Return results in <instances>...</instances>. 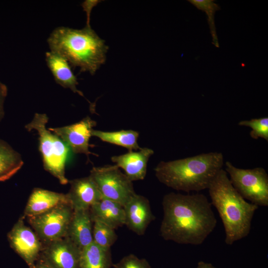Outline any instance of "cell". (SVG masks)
Instances as JSON below:
<instances>
[{
    "mask_svg": "<svg viewBox=\"0 0 268 268\" xmlns=\"http://www.w3.org/2000/svg\"><path fill=\"white\" fill-rule=\"evenodd\" d=\"M161 237L180 244L200 245L214 229L217 220L211 203L202 194L171 192L162 200Z\"/></svg>",
    "mask_w": 268,
    "mask_h": 268,
    "instance_id": "cell-1",
    "label": "cell"
},
{
    "mask_svg": "<svg viewBox=\"0 0 268 268\" xmlns=\"http://www.w3.org/2000/svg\"><path fill=\"white\" fill-rule=\"evenodd\" d=\"M222 153L211 152L184 158L160 161L154 168L158 181L176 191L186 193L208 189L223 169Z\"/></svg>",
    "mask_w": 268,
    "mask_h": 268,
    "instance_id": "cell-2",
    "label": "cell"
},
{
    "mask_svg": "<svg viewBox=\"0 0 268 268\" xmlns=\"http://www.w3.org/2000/svg\"><path fill=\"white\" fill-rule=\"evenodd\" d=\"M47 41L51 52L63 57L70 66L79 67L81 72L94 74L105 62L108 47L89 21L81 29L57 27Z\"/></svg>",
    "mask_w": 268,
    "mask_h": 268,
    "instance_id": "cell-3",
    "label": "cell"
},
{
    "mask_svg": "<svg viewBox=\"0 0 268 268\" xmlns=\"http://www.w3.org/2000/svg\"><path fill=\"white\" fill-rule=\"evenodd\" d=\"M208 190L211 203L217 209L224 228L225 243L232 245L247 237L259 206L247 201L238 193L223 169L213 180Z\"/></svg>",
    "mask_w": 268,
    "mask_h": 268,
    "instance_id": "cell-4",
    "label": "cell"
},
{
    "mask_svg": "<svg viewBox=\"0 0 268 268\" xmlns=\"http://www.w3.org/2000/svg\"><path fill=\"white\" fill-rule=\"evenodd\" d=\"M48 121L46 114L36 113L25 128L28 131H36L38 134L39 150L45 169L61 184L66 185L68 182L65 168L70 149L58 135L47 128Z\"/></svg>",
    "mask_w": 268,
    "mask_h": 268,
    "instance_id": "cell-5",
    "label": "cell"
},
{
    "mask_svg": "<svg viewBox=\"0 0 268 268\" xmlns=\"http://www.w3.org/2000/svg\"><path fill=\"white\" fill-rule=\"evenodd\" d=\"M225 171L233 187L245 200L258 206H268V175L264 168L242 169L226 161Z\"/></svg>",
    "mask_w": 268,
    "mask_h": 268,
    "instance_id": "cell-6",
    "label": "cell"
},
{
    "mask_svg": "<svg viewBox=\"0 0 268 268\" xmlns=\"http://www.w3.org/2000/svg\"><path fill=\"white\" fill-rule=\"evenodd\" d=\"M89 176L96 184L102 198L123 206L135 192L132 182L116 165L94 167Z\"/></svg>",
    "mask_w": 268,
    "mask_h": 268,
    "instance_id": "cell-7",
    "label": "cell"
},
{
    "mask_svg": "<svg viewBox=\"0 0 268 268\" xmlns=\"http://www.w3.org/2000/svg\"><path fill=\"white\" fill-rule=\"evenodd\" d=\"M73 212L70 203H65L28 218L40 241L46 245L67 236Z\"/></svg>",
    "mask_w": 268,
    "mask_h": 268,
    "instance_id": "cell-8",
    "label": "cell"
},
{
    "mask_svg": "<svg viewBox=\"0 0 268 268\" xmlns=\"http://www.w3.org/2000/svg\"><path fill=\"white\" fill-rule=\"evenodd\" d=\"M10 247L31 268L39 259L43 247L35 232L20 218L7 234Z\"/></svg>",
    "mask_w": 268,
    "mask_h": 268,
    "instance_id": "cell-9",
    "label": "cell"
},
{
    "mask_svg": "<svg viewBox=\"0 0 268 268\" xmlns=\"http://www.w3.org/2000/svg\"><path fill=\"white\" fill-rule=\"evenodd\" d=\"M96 122L87 116L74 124L62 127L48 129L58 135L74 153L84 154L89 158L95 154L89 150L92 131Z\"/></svg>",
    "mask_w": 268,
    "mask_h": 268,
    "instance_id": "cell-10",
    "label": "cell"
},
{
    "mask_svg": "<svg viewBox=\"0 0 268 268\" xmlns=\"http://www.w3.org/2000/svg\"><path fill=\"white\" fill-rule=\"evenodd\" d=\"M81 250L67 236L46 244L39 258L52 268H79Z\"/></svg>",
    "mask_w": 268,
    "mask_h": 268,
    "instance_id": "cell-11",
    "label": "cell"
},
{
    "mask_svg": "<svg viewBox=\"0 0 268 268\" xmlns=\"http://www.w3.org/2000/svg\"><path fill=\"white\" fill-rule=\"evenodd\" d=\"M123 207L125 225L137 235H143L148 225L155 218L148 200L135 194Z\"/></svg>",
    "mask_w": 268,
    "mask_h": 268,
    "instance_id": "cell-12",
    "label": "cell"
},
{
    "mask_svg": "<svg viewBox=\"0 0 268 268\" xmlns=\"http://www.w3.org/2000/svg\"><path fill=\"white\" fill-rule=\"evenodd\" d=\"M153 154L152 149L144 147L113 156L111 160L120 169H122L127 177L133 182L144 179L148 160Z\"/></svg>",
    "mask_w": 268,
    "mask_h": 268,
    "instance_id": "cell-13",
    "label": "cell"
},
{
    "mask_svg": "<svg viewBox=\"0 0 268 268\" xmlns=\"http://www.w3.org/2000/svg\"><path fill=\"white\" fill-rule=\"evenodd\" d=\"M69 183L70 188L67 195L73 210L89 209L102 198L96 184L89 176L72 180Z\"/></svg>",
    "mask_w": 268,
    "mask_h": 268,
    "instance_id": "cell-14",
    "label": "cell"
},
{
    "mask_svg": "<svg viewBox=\"0 0 268 268\" xmlns=\"http://www.w3.org/2000/svg\"><path fill=\"white\" fill-rule=\"evenodd\" d=\"M65 203H70L67 194L36 188L29 198L24 214L27 217L37 215Z\"/></svg>",
    "mask_w": 268,
    "mask_h": 268,
    "instance_id": "cell-15",
    "label": "cell"
},
{
    "mask_svg": "<svg viewBox=\"0 0 268 268\" xmlns=\"http://www.w3.org/2000/svg\"><path fill=\"white\" fill-rule=\"evenodd\" d=\"M92 223L89 209L73 210L66 236L81 250L93 242Z\"/></svg>",
    "mask_w": 268,
    "mask_h": 268,
    "instance_id": "cell-16",
    "label": "cell"
},
{
    "mask_svg": "<svg viewBox=\"0 0 268 268\" xmlns=\"http://www.w3.org/2000/svg\"><path fill=\"white\" fill-rule=\"evenodd\" d=\"M92 222L100 221L114 229L125 225L123 206L111 200L102 198L89 208Z\"/></svg>",
    "mask_w": 268,
    "mask_h": 268,
    "instance_id": "cell-17",
    "label": "cell"
},
{
    "mask_svg": "<svg viewBox=\"0 0 268 268\" xmlns=\"http://www.w3.org/2000/svg\"><path fill=\"white\" fill-rule=\"evenodd\" d=\"M46 61L56 82L66 88L84 97L77 85L78 83L67 61L61 55L50 51L46 53Z\"/></svg>",
    "mask_w": 268,
    "mask_h": 268,
    "instance_id": "cell-18",
    "label": "cell"
},
{
    "mask_svg": "<svg viewBox=\"0 0 268 268\" xmlns=\"http://www.w3.org/2000/svg\"><path fill=\"white\" fill-rule=\"evenodd\" d=\"M112 265L111 249L93 242L81 250L79 268H110Z\"/></svg>",
    "mask_w": 268,
    "mask_h": 268,
    "instance_id": "cell-19",
    "label": "cell"
},
{
    "mask_svg": "<svg viewBox=\"0 0 268 268\" xmlns=\"http://www.w3.org/2000/svg\"><path fill=\"white\" fill-rule=\"evenodd\" d=\"M23 165L21 155L6 141L0 139V181L11 178Z\"/></svg>",
    "mask_w": 268,
    "mask_h": 268,
    "instance_id": "cell-20",
    "label": "cell"
},
{
    "mask_svg": "<svg viewBox=\"0 0 268 268\" xmlns=\"http://www.w3.org/2000/svg\"><path fill=\"white\" fill-rule=\"evenodd\" d=\"M92 136H95L103 141L125 147L129 151H135L141 148L137 142L139 133L132 130L105 132L93 129Z\"/></svg>",
    "mask_w": 268,
    "mask_h": 268,
    "instance_id": "cell-21",
    "label": "cell"
},
{
    "mask_svg": "<svg viewBox=\"0 0 268 268\" xmlns=\"http://www.w3.org/2000/svg\"><path fill=\"white\" fill-rule=\"evenodd\" d=\"M93 223V242L101 247L111 249L118 238L115 229L98 221Z\"/></svg>",
    "mask_w": 268,
    "mask_h": 268,
    "instance_id": "cell-22",
    "label": "cell"
},
{
    "mask_svg": "<svg viewBox=\"0 0 268 268\" xmlns=\"http://www.w3.org/2000/svg\"><path fill=\"white\" fill-rule=\"evenodd\" d=\"M188 1L199 9L205 12L208 17L207 20L212 37L213 44L215 47H219L214 19L215 12L219 9V6L214 2L213 0H189Z\"/></svg>",
    "mask_w": 268,
    "mask_h": 268,
    "instance_id": "cell-23",
    "label": "cell"
},
{
    "mask_svg": "<svg viewBox=\"0 0 268 268\" xmlns=\"http://www.w3.org/2000/svg\"><path fill=\"white\" fill-rule=\"evenodd\" d=\"M240 126L249 127L251 129L250 135L254 139L259 138L268 141V118L252 119L250 120H243L238 123Z\"/></svg>",
    "mask_w": 268,
    "mask_h": 268,
    "instance_id": "cell-24",
    "label": "cell"
},
{
    "mask_svg": "<svg viewBox=\"0 0 268 268\" xmlns=\"http://www.w3.org/2000/svg\"><path fill=\"white\" fill-rule=\"evenodd\" d=\"M114 268H151L145 259H139L134 254L123 257L119 262L113 264Z\"/></svg>",
    "mask_w": 268,
    "mask_h": 268,
    "instance_id": "cell-25",
    "label": "cell"
},
{
    "mask_svg": "<svg viewBox=\"0 0 268 268\" xmlns=\"http://www.w3.org/2000/svg\"><path fill=\"white\" fill-rule=\"evenodd\" d=\"M7 95L6 85L0 81V122L4 116V103Z\"/></svg>",
    "mask_w": 268,
    "mask_h": 268,
    "instance_id": "cell-26",
    "label": "cell"
},
{
    "mask_svg": "<svg viewBox=\"0 0 268 268\" xmlns=\"http://www.w3.org/2000/svg\"><path fill=\"white\" fill-rule=\"evenodd\" d=\"M31 268H52L40 258L37 260L34 265Z\"/></svg>",
    "mask_w": 268,
    "mask_h": 268,
    "instance_id": "cell-27",
    "label": "cell"
},
{
    "mask_svg": "<svg viewBox=\"0 0 268 268\" xmlns=\"http://www.w3.org/2000/svg\"><path fill=\"white\" fill-rule=\"evenodd\" d=\"M196 268H217L211 264L206 263L203 261H200L198 263Z\"/></svg>",
    "mask_w": 268,
    "mask_h": 268,
    "instance_id": "cell-28",
    "label": "cell"
}]
</instances>
